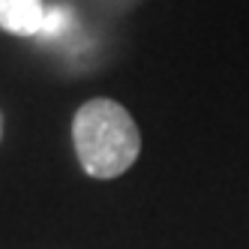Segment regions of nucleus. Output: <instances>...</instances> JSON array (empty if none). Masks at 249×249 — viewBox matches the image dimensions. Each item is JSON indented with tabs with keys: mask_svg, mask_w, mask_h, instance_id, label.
<instances>
[{
	"mask_svg": "<svg viewBox=\"0 0 249 249\" xmlns=\"http://www.w3.org/2000/svg\"><path fill=\"white\" fill-rule=\"evenodd\" d=\"M72 138L81 168L96 180H111L129 171L141 150L132 114L114 99H90L75 111Z\"/></svg>",
	"mask_w": 249,
	"mask_h": 249,
	"instance_id": "obj_1",
	"label": "nucleus"
},
{
	"mask_svg": "<svg viewBox=\"0 0 249 249\" xmlns=\"http://www.w3.org/2000/svg\"><path fill=\"white\" fill-rule=\"evenodd\" d=\"M45 24L42 0H0V27L15 36H33Z\"/></svg>",
	"mask_w": 249,
	"mask_h": 249,
	"instance_id": "obj_2",
	"label": "nucleus"
}]
</instances>
